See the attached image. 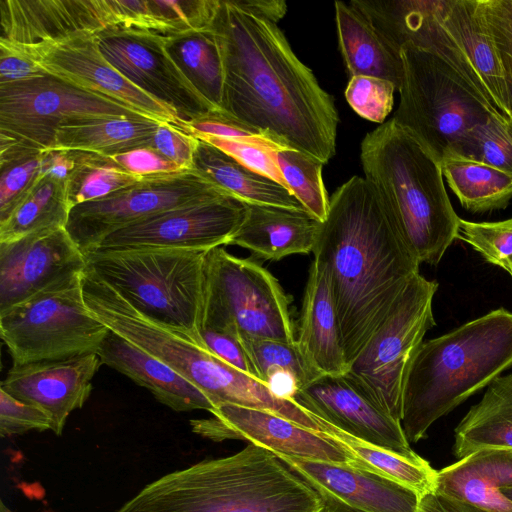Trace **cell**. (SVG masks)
Listing matches in <instances>:
<instances>
[{
    "mask_svg": "<svg viewBox=\"0 0 512 512\" xmlns=\"http://www.w3.org/2000/svg\"><path fill=\"white\" fill-rule=\"evenodd\" d=\"M277 23L246 0H219L212 28L223 51L224 117L326 164L336 149L334 100Z\"/></svg>",
    "mask_w": 512,
    "mask_h": 512,
    "instance_id": "6da1fadb",
    "label": "cell"
},
{
    "mask_svg": "<svg viewBox=\"0 0 512 512\" xmlns=\"http://www.w3.org/2000/svg\"><path fill=\"white\" fill-rule=\"evenodd\" d=\"M312 253L326 273L350 367L421 263L373 188L356 175L332 195Z\"/></svg>",
    "mask_w": 512,
    "mask_h": 512,
    "instance_id": "7a4b0ae2",
    "label": "cell"
},
{
    "mask_svg": "<svg viewBox=\"0 0 512 512\" xmlns=\"http://www.w3.org/2000/svg\"><path fill=\"white\" fill-rule=\"evenodd\" d=\"M292 471L249 444L162 476L115 512H319L320 494Z\"/></svg>",
    "mask_w": 512,
    "mask_h": 512,
    "instance_id": "3957f363",
    "label": "cell"
},
{
    "mask_svg": "<svg viewBox=\"0 0 512 512\" xmlns=\"http://www.w3.org/2000/svg\"><path fill=\"white\" fill-rule=\"evenodd\" d=\"M512 368V312L499 308L423 341L405 372L401 426L409 443Z\"/></svg>",
    "mask_w": 512,
    "mask_h": 512,
    "instance_id": "277c9868",
    "label": "cell"
},
{
    "mask_svg": "<svg viewBox=\"0 0 512 512\" xmlns=\"http://www.w3.org/2000/svg\"><path fill=\"white\" fill-rule=\"evenodd\" d=\"M360 158L364 178L419 262L437 265L458 239L460 219L446 192L440 161L393 119L364 137Z\"/></svg>",
    "mask_w": 512,
    "mask_h": 512,
    "instance_id": "5b68a950",
    "label": "cell"
},
{
    "mask_svg": "<svg viewBox=\"0 0 512 512\" xmlns=\"http://www.w3.org/2000/svg\"><path fill=\"white\" fill-rule=\"evenodd\" d=\"M208 251L94 250L86 270L140 312L203 345ZM205 347V346H204Z\"/></svg>",
    "mask_w": 512,
    "mask_h": 512,
    "instance_id": "8992f818",
    "label": "cell"
},
{
    "mask_svg": "<svg viewBox=\"0 0 512 512\" xmlns=\"http://www.w3.org/2000/svg\"><path fill=\"white\" fill-rule=\"evenodd\" d=\"M400 57V101L392 119L440 162L450 154L467 158L482 126L507 119L437 54L405 45Z\"/></svg>",
    "mask_w": 512,
    "mask_h": 512,
    "instance_id": "52a82bcc",
    "label": "cell"
},
{
    "mask_svg": "<svg viewBox=\"0 0 512 512\" xmlns=\"http://www.w3.org/2000/svg\"><path fill=\"white\" fill-rule=\"evenodd\" d=\"M81 275L0 311V335L13 365L97 353L110 329L87 308Z\"/></svg>",
    "mask_w": 512,
    "mask_h": 512,
    "instance_id": "ba28073f",
    "label": "cell"
},
{
    "mask_svg": "<svg viewBox=\"0 0 512 512\" xmlns=\"http://www.w3.org/2000/svg\"><path fill=\"white\" fill-rule=\"evenodd\" d=\"M140 116L116 100L48 73L0 84V164L50 150L58 128L71 121Z\"/></svg>",
    "mask_w": 512,
    "mask_h": 512,
    "instance_id": "9c48e42d",
    "label": "cell"
},
{
    "mask_svg": "<svg viewBox=\"0 0 512 512\" xmlns=\"http://www.w3.org/2000/svg\"><path fill=\"white\" fill-rule=\"evenodd\" d=\"M290 302L279 281L258 262L222 247L208 251L203 328L228 332L240 340L293 343Z\"/></svg>",
    "mask_w": 512,
    "mask_h": 512,
    "instance_id": "30bf717a",
    "label": "cell"
},
{
    "mask_svg": "<svg viewBox=\"0 0 512 512\" xmlns=\"http://www.w3.org/2000/svg\"><path fill=\"white\" fill-rule=\"evenodd\" d=\"M436 280L413 276L381 326L372 335L349 372L395 419H401L406 369L426 332L435 326Z\"/></svg>",
    "mask_w": 512,
    "mask_h": 512,
    "instance_id": "8fae6325",
    "label": "cell"
},
{
    "mask_svg": "<svg viewBox=\"0 0 512 512\" xmlns=\"http://www.w3.org/2000/svg\"><path fill=\"white\" fill-rule=\"evenodd\" d=\"M224 193L194 169L146 176L109 196L73 207L65 229L85 255L115 231Z\"/></svg>",
    "mask_w": 512,
    "mask_h": 512,
    "instance_id": "7c38bea8",
    "label": "cell"
},
{
    "mask_svg": "<svg viewBox=\"0 0 512 512\" xmlns=\"http://www.w3.org/2000/svg\"><path fill=\"white\" fill-rule=\"evenodd\" d=\"M245 214L246 203L224 193L158 213L124 227L104 238L94 250L209 251L222 245H229Z\"/></svg>",
    "mask_w": 512,
    "mask_h": 512,
    "instance_id": "4fadbf2b",
    "label": "cell"
},
{
    "mask_svg": "<svg viewBox=\"0 0 512 512\" xmlns=\"http://www.w3.org/2000/svg\"><path fill=\"white\" fill-rule=\"evenodd\" d=\"M99 49L125 78L189 122L220 115L191 85L168 54L164 35L114 27L96 32Z\"/></svg>",
    "mask_w": 512,
    "mask_h": 512,
    "instance_id": "5bb4252c",
    "label": "cell"
},
{
    "mask_svg": "<svg viewBox=\"0 0 512 512\" xmlns=\"http://www.w3.org/2000/svg\"><path fill=\"white\" fill-rule=\"evenodd\" d=\"M5 42L28 54L48 74L116 100L149 119L185 130L186 122L175 110L139 89L108 62L99 49L96 33L79 32L33 46Z\"/></svg>",
    "mask_w": 512,
    "mask_h": 512,
    "instance_id": "9a60e30c",
    "label": "cell"
},
{
    "mask_svg": "<svg viewBox=\"0 0 512 512\" xmlns=\"http://www.w3.org/2000/svg\"><path fill=\"white\" fill-rule=\"evenodd\" d=\"M294 401L337 429L367 444L416 459L401 422L390 415L349 371L321 375L297 390Z\"/></svg>",
    "mask_w": 512,
    "mask_h": 512,
    "instance_id": "2e32d148",
    "label": "cell"
},
{
    "mask_svg": "<svg viewBox=\"0 0 512 512\" xmlns=\"http://www.w3.org/2000/svg\"><path fill=\"white\" fill-rule=\"evenodd\" d=\"M212 416L190 421L192 431L212 441L242 439L302 459L350 463L353 455L327 434L302 427L272 412L223 404Z\"/></svg>",
    "mask_w": 512,
    "mask_h": 512,
    "instance_id": "e0dca14e",
    "label": "cell"
},
{
    "mask_svg": "<svg viewBox=\"0 0 512 512\" xmlns=\"http://www.w3.org/2000/svg\"><path fill=\"white\" fill-rule=\"evenodd\" d=\"M85 268V255L65 228L0 243V311Z\"/></svg>",
    "mask_w": 512,
    "mask_h": 512,
    "instance_id": "ac0fdd59",
    "label": "cell"
},
{
    "mask_svg": "<svg viewBox=\"0 0 512 512\" xmlns=\"http://www.w3.org/2000/svg\"><path fill=\"white\" fill-rule=\"evenodd\" d=\"M101 364L97 353H89L12 365L0 389L44 410L51 418V430L61 435L70 413L82 408L89 398Z\"/></svg>",
    "mask_w": 512,
    "mask_h": 512,
    "instance_id": "d6986e66",
    "label": "cell"
},
{
    "mask_svg": "<svg viewBox=\"0 0 512 512\" xmlns=\"http://www.w3.org/2000/svg\"><path fill=\"white\" fill-rule=\"evenodd\" d=\"M0 39L20 46L114 28L109 0H0Z\"/></svg>",
    "mask_w": 512,
    "mask_h": 512,
    "instance_id": "ffe728a7",
    "label": "cell"
},
{
    "mask_svg": "<svg viewBox=\"0 0 512 512\" xmlns=\"http://www.w3.org/2000/svg\"><path fill=\"white\" fill-rule=\"evenodd\" d=\"M319 494L330 495L364 512H418L414 490L351 463H331L276 455Z\"/></svg>",
    "mask_w": 512,
    "mask_h": 512,
    "instance_id": "44dd1931",
    "label": "cell"
},
{
    "mask_svg": "<svg viewBox=\"0 0 512 512\" xmlns=\"http://www.w3.org/2000/svg\"><path fill=\"white\" fill-rule=\"evenodd\" d=\"M321 222L305 209L246 203L245 217L229 245L258 259L278 261L313 252Z\"/></svg>",
    "mask_w": 512,
    "mask_h": 512,
    "instance_id": "7402d4cb",
    "label": "cell"
},
{
    "mask_svg": "<svg viewBox=\"0 0 512 512\" xmlns=\"http://www.w3.org/2000/svg\"><path fill=\"white\" fill-rule=\"evenodd\" d=\"M97 354L102 364L148 389L159 402L175 411L201 409L212 413L215 409L208 397L195 385L164 362L111 330Z\"/></svg>",
    "mask_w": 512,
    "mask_h": 512,
    "instance_id": "603a6c76",
    "label": "cell"
},
{
    "mask_svg": "<svg viewBox=\"0 0 512 512\" xmlns=\"http://www.w3.org/2000/svg\"><path fill=\"white\" fill-rule=\"evenodd\" d=\"M296 343L320 375L349 371L325 271L313 260L305 287Z\"/></svg>",
    "mask_w": 512,
    "mask_h": 512,
    "instance_id": "cb8c5ba5",
    "label": "cell"
},
{
    "mask_svg": "<svg viewBox=\"0 0 512 512\" xmlns=\"http://www.w3.org/2000/svg\"><path fill=\"white\" fill-rule=\"evenodd\" d=\"M444 28L462 49L499 112L512 120L510 94L482 0H445Z\"/></svg>",
    "mask_w": 512,
    "mask_h": 512,
    "instance_id": "d4e9b609",
    "label": "cell"
},
{
    "mask_svg": "<svg viewBox=\"0 0 512 512\" xmlns=\"http://www.w3.org/2000/svg\"><path fill=\"white\" fill-rule=\"evenodd\" d=\"M512 488V451L481 450L440 471L437 492L487 512H512L502 490Z\"/></svg>",
    "mask_w": 512,
    "mask_h": 512,
    "instance_id": "484cf974",
    "label": "cell"
},
{
    "mask_svg": "<svg viewBox=\"0 0 512 512\" xmlns=\"http://www.w3.org/2000/svg\"><path fill=\"white\" fill-rule=\"evenodd\" d=\"M453 449L459 459L481 450L512 451V372L493 380L459 422Z\"/></svg>",
    "mask_w": 512,
    "mask_h": 512,
    "instance_id": "4316f807",
    "label": "cell"
},
{
    "mask_svg": "<svg viewBox=\"0 0 512 512\" xmlns=\"http://www.w3.org/2000/svg\"><path fill=\"white\" fill-rule=\"evenodd\" d=\"M340 50L351 77L370 76L392 82L402 80V61L384 42L371 23L352 5L335 2Z\"/></svg>",
    "mask_w": 512,
    "mask_h": 512,
    "instance_id": "83f0119b",
    "label": "cell"
},
{
    "mask_svg": "<svg viewBox=\"0 0 512 512\" xmlns=\"http://www.w3.org/2000/svg\"><path fill=\"white\" fill-rule=\"evenodd\" d=\"M159 123L143 116L78 119L58 128L50 150L111 156L149 147Z\"/></svg>",
    "mask_w": 512,
    "mask_h": 512,
    "instance_id": "f1b7e54d",
    "label": "cell"
},
{
    "mask_svg": "<svg viewBox=\"0 0 512 512\" xmlns=\"http://www.w3.org/2000/svg\"><path fill=\"white\" fill-rule=\"evenodd\" d=\"M198 140L192 169L225 192L245 203L304 209L286 187Z\"/></svg>",
    "mask_w": 512,
    "mask_h": 512,
    "instance_id": "f546056e",
    "label": "cell"
},
{
    "mask_svg": "<svg viewBox=\"0 0 512 512\" xmlns=\"http://www.w3.org/2000/svg\"><path fill=\"white\" fill-rule=\"evenodd\" d=\"M165 48L202 97L224 116L225 68L220 39L211 27L164 35Z\"/></svg>",
    "mask_w": 512,
    "mask_h": 512,
    "instance_id": "4dcf8cb0",
    "label": "cell"
},
{
    "mask_svg": "<svg viewBox=\"0 0 512 512\" xmlns=\"http://www.w3.org/2000/svg\"><path fill=\"white\" fill-rule=\"evenodd\" d=\"M440 163L443 177L466 210L504 209L512 199V174L456 154L445 156Z\"/></svg>",
    "mask_w": 512,
    "mask_h": 512,
    "instance_id": "1f68e13d",
    "label": "cell"
},
{
    "mask_svg": "<svg viewBox=\"0 0 512 512\" xmlns=\"http://www.w3.org/2000/svg\"><path fill=\"white\" fill-rule=\"evenodd\" d=\"M70 211L66 181L42 175L27 196L0 221V243L65 228Z\"/></svg>",
    "mask_w": 512,
    "mask_h": 512,
    "instance_id": "d6a6232c",
    "label": "cell"
},
{
    "mask_svg": "<svg viewBox=\"0 0 512 512\" xmlns=\"http://www.w3.org/2000/svg\"><path fill=\"white\" fill-rule=\"evenodd\" d=\"M330 436L353 455L351 464L405 485L421 497L436 490L438 471L422 457L412 459L372 446L336 427Z\"/></svg>",
    "mask_w": 512,
    "mask_h": 512,
    "instance_id": "836d02e7",
    "label": "cell"
},
{
    "mask_svg": "<svg viewBox=\"0 0 512 512\" xmlns=\"http://www.w3.org/2000/svg\"><path fill=\"white\" fill-rule=\"evenodd\" d=\"M73 152L75 166L66 181L71 209L79 204L109 196L143 179L122 169L109 156Z\"/></svg>",
    "mask_w": 512,
    "mask_h": 512,
    "instance_id": "e575fe53",
    "label": "cell"
},
{
    "mask_svg": "<svg viewBox=\"0 0 512 512\" xmlns=\"http://www.w3.org/2000/svg\"><path fill=\"white\" fill-rule=\"evenodd\" d=\"M277 163L287 189L306 211L323 222L330 205L322 178L324 163L288 147L277 151Z\"/></svg>",
    "mask_w": 512,
    "mask_h": 512,
    "instance_id": "d590c367",
    "label": "cell"
},
{
    "mask_svg": "<svg viewBox=\"0 0 512 512\" xmlns=\"http://www.w3.org/2000/svg\"><path fill=\"white\" fill-rule=\"evenodd\" d=\"M258 379L267 385L269 378L280 372L295 379L298 390L321 376L304 358L296 341L293 343L270 339H241Z\"/></svg>",
    "mask_w": 512,
    "mask_h": 512,
    "instance_id": "8d00e7d4",
    "label": "cell"
},
{
    "mask_svg": "<svg viewBox=\"0 0 512 512\" xmlns=\"http://www.w3.org/2000/svg\"><path fill=\"white\" fill-rule=\"evenodd\" d=\"M197 139L218 148L245 167L286 187L277 163V151L284 147L267 137L256 134L233 139L218 137Z\"/></svg>",
    "mask_w": 512,
    "mask_h": 512,
    "instance_id": "74e56055",
    "label": "cell"
},
{
    "mask_svg": "<svg viewBox=\"0 0 512 512\" xmlns=\"http://www.w3.org/2000/svg\"><path fill=\"white\" fill-rule=\"evenodd\" d=\"M458 239L468 243L487 262L512 274V218L495 222L460 218Z\"/></svg>",
    "mask_w": 512,
    "mask_h": 512,
    "instance_id": "f35d334b",
    "label": "cell"
},
{
    "mask_svg": "<svg viewBox=\"0 0 512 512\" xmlns=\"http://www.w3.org/2000/svg\"><path fill=\"white\" fill-rule=\"evenodd\" d=\"M46 151L31 153L0 164V221L32 190L43 174Z\"/></svg>",
    "mask_w": 512,
    "mask_h": 512,
    "instance_id": "ab89813d",
    "label": "cell"
},
{
    "mask_svg": "<svg viewBox=\"0 0 512 512\" xmlns=\"http://www.w3.org/2000/svg\"><path fill=\"white\" fill-rule=\"evenodd\" d=\"M396 90V86L388 80L355 76L347 84L345 98L359 116L383 124L392 111Z\"/></svg>",
    "mask_w": 512,
    "mask_h": 512,
    "instance_id": "60d3db41",
    "label": "cell"
},
{
    "mask_svg": "<svg viewBox=\"0 0 512 512\" xmlns=\"http://www.w3.org/2000/svg\"><path fill=\"white\" fill-rule=\"evenodd\" d=\"M468 158L512 174V120L493 118L482 126Z\"/></svg>",
    "mask_w": 512,
    "mask_h": 512,
    "instance_id": "b9f144b4",
    "label": "cell"
},
{
    "mask_svg": "<svg viewBox=\"0 0 512 512\" xmlns=\"http://www.w3.org/2000/svg\"><path fill=\"white\" fill-rule=\"evenodd\" d=\"M484 14L506 78L512 107V0H482Z\"/></svg>",
    "mask_w": 512,
    "mask_h": 512,
    "instance_id": "7bdbcfd3",
    "label": "cell"
},
{
    "mask_svg": "<svg viewBox=\"0 0 512 512\" xmlns=\"http://www.w3.org/2000/svg\"><path fill=\"white\" fill-rule=\"evenodd\" d=\"M52 421L41 408L14 398L0 389V435L23 434L30 430H51Z\"/></svg>",
    "mask_w": 512,
    "mask_h": 512,
    "instance_id": "ee69618b",
    "label": "cell"
},
{
    "mask_svg": "<svg viewBox=\"0 0 512 512\" xmlns=\"http://www.w3.org/2000/svg\"><path fill=\"white\" fill-rule=\"evenodd\" d=\"M198 142L195 136L178 126L160 122L149 147L183 169L191 170Z\"/></svg>",
    "mask_w": 512,
    "mask_h": 512,
    "instance_id": "f6af8a7d",
    "label": "cell"
},
{
    "mask_svg": "<svg viewBox=\"0 0 512 512\" xmlns=\"http://www.w3.org/2000/svg\"><path fill=\"white\" fill-rule=\"evenodd\" d=\"M201 337L203 345L220 360L258 379L257 372L237 336L204 327L201 331Z\"/></svg>",
    "mask_w": 512,
    "mask_h": 512,
    "instance_id": "bcb514c9",
    "label": "cell"
},
{
    "mask_svg": "<svg viewBox=\"0 0 512 512\" xmlns=\"http://www.w3.org/2000/svg\"><path fill=\"white\" fill-rule=\"evenodd\" d=\"M109 157L125 171L140 177L185 170L148 146L135 148Z\"/></svg>",
    "mask_w": 512,
    "mask_h": 512,
    "instance_id": "7dc6e473",
    "label": "cell"
},
{
    "mask_svg": "<svg viewBox=\"0 0 512 512\" xmlns=\"http://www.w3.org/2000/svg\"><path fill=\"white\" fill-rule=\"evenodd\" d=\"M45 73L28 54L0 40V84L24 81Z\"/></svg>",
    "mask_w": 512,
    "mask_h": 512,
    "instance_id": "c3c4849f",
    "label": "cell"
},
{
    "mask_svg": "<svg viewBox=\"0 0 512 512\" xmlns=\"http://www.w3.org/2000/svg\"><path fill=\"white\" fill-rule=\"evenodd\" d=\"M418 512H487L469 503L434 491L421 497Z\"/></svg>",
    "mask_w": 512,
    "mask_h": 512,
    "instance_id": "681fc988",
    "label": "cell"
},
{
    "mask_svg": "<svg viewBox=\"0 0 512 512\" xmlns=\"http://www.w3.org/2000/svg\"><path fill=\"white\" fill-rule=\"evenodd\" d=\"M75 166L73 151L48 150L46 151L43 176L57 180L67 181Z\"/></svg>",
    "mask_w": 512,
    "mask_h": 512,
    "instance_id": "f907efd6",
    "label": "cell"
},
{
    "mask_svg": "<svg viewBox=\"0 0 512 512\" xmlns=\"http://www.w3.org/2000/svg\"><path fill=\"white\" fill-rule=\"evenodd\" d=\"M323 505L319 512H364L327 494H320Z\"/></svg>",
    "mask_w": 512,
    "mask_h": 512,
    "instance_id": "816d5d0a",
    "label": "cell"
},
{
    "mask_svg": "<svg viewBox=\"0 0 512 512\" xmlns=\"http://www.w3.org/2000/svg\"><path fill=\"white\" fill-rule=\"evenodd\" d=\"M502 494L509 500L512 502V488H507V489H504L502 490Z\"/></svg>",
    "mask_w": 512,
    "mask_h": 512,
    "instance_id": "f5cc1de1",
    "label": "cell"
},
{
    "mask_svg": "<svg viewBox=\"0 0 512 512\" xmlns=\"http://www.w3.org/2000/svg\"><path fill=\"white\" fill-rule=\"evenodd\" d=\"M0 512H13L10 508H8L3 501L0 502Z\"/></svg>",
    "mask_w": 512,
    "mask_h": 512,
    "instance_id": "db71d44e",
    "label": "cell"
},
{
    "mask_svg": "<svg viewBox=\"0 0 512 512\" xmlns=\"http://www.w3.org/2000/svg\"><path fill=\"white\" fill-rule=\"evenodd\" d=\"M511 113H512V107H511Z\"/></svg>",
    "mask_w": 512,
    "mask_h": 512,
    "instance_id": "11a10c76",
    "label": "cell"
},
{
    "mask_svg": "<svg viewBox=\"0 0 512 512\" xmlns=\"http://www.w3.org/2000/svg\"><path fill=\"white\" fill-rule=\"evenodd\" d=\"M511 276H512V274H511Z\"/></svg>",
    "mask_w": 512,
    "mask_h": 512,
    "instance_id": "9f6ffc18",
    "label": "cell"
}]
</instances>
